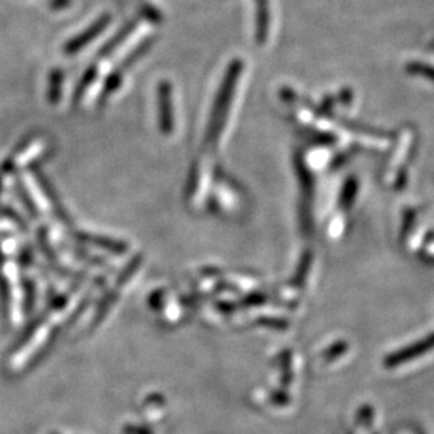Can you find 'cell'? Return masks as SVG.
<instances>
[{
    "label": "cell",
    "mask_w": 434,
    "mask_h": 434,
    "mask_svg": "<svg viewBox=\"0 0 434 434\" xmlns=\"http://www.w3.org/2000/svg\"><path fill=\"white\" fill-rule=\"evenodd\" d=\"M109 21H110V17H109V16H102V17H100L93 26H90L85 33H82L80 36H78L76 38H73V41H70V43L67 44L65 51L70 53V54H73V53L82 50L85 46H88L92 40H95V38L107 27Z\"/></svg>",
    "instance_id": "obj_1"
},
{
    "label": "cell",
    "mask_w": 434,
    "mask_h": 434,
    "mask_svg": "<svg viewBox=\"0 0 434 434\" xmlns=\"http://www.w3.org/2000/svg\"><path fill=\"white\" fill-rule=\"evenodd\" d=\"M268 11H267V0H258V26H257V37L258 41H264L267 36V24H268Z\"/></svg>",
    "instance_id": "obj_2"
},
{
    "label": "cell",
    "mask_w": 434,
    "mask_h": 434,
    "mask_svg": "<svg viewBox=\"0 0 434 434\" xmlns=\"http://www.w3.org/2000/svg\"><path fill=\"white\" fill-rule=\"evenodd\" d=\"M125 434H152L149 429L139 428V426H127L125 428Z\"/></svg>",
    "instance_id": "obj_3"
}]
</instances>
